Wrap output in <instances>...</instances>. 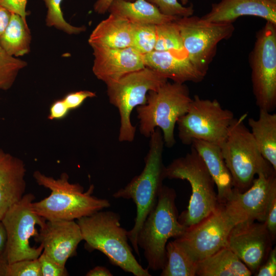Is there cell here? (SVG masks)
<instances>
[{"instance_id":"cell-1","label":"cell","mask_w":276,"mask_h":276,"mask_svg":"<svg viewBox=\"0 0 276 276\" xmlns=\"http://www.w3.org/2000/svg\"><path fill=\"white\" fill-rule=\"evenodd\" d=\"M33 176L39 185L51 192L47 197L32 203L34 212L46 221L78 220L110 206L107 199L93 195V185L84 191L79 183H71L65 173L55 179L36 171Z\"/></svg>"},{"instance_id":"cell-2","label":"cell","mask_w":276,"mask_h":276,"mask_svg":"<svg viewBox=\"0 0 276 276\" xmlns=\"http://www.w3.org/2000/svg\"><path fill=\"white\" fill-rule=\"evenodd\" d=\"M120 216L112 211L97 212L77 220L88 249L104 254L113 265L135 276H151L138 262L128 243V231L121 226Z\"/></svg>"},{"instance_id":"cell-3","label":"cell","mask_w":276,"mask_h":276,"mask_svg":"<svg viewBox=\"0 0 276 276\" xmlns=\"http://www.w3.org/2000/svg\"><path fill=\"white\" fill-rule=\"evenodd\" d=\"M148 152L142 172L134 176L124 188L116 192V198L132 199L136 205V215L133 227L128 231V238L135 252L140 256L137 243L138 233L150 212L156 204L163 186L166 166L163 161L165 145L160 129L156 128L150 136Z\"/></svg>"},{"instance_id":"cell-4","label":"cell","mask_w":276,"mask_h":276,"mask_svg":"<svg viewBox=\"0 0 276 276\" xmlns=\"http://www.w3.org/2000/svg\"><path fill=\"white\" fill-rule=\"evenodd\" d=\"M176 197L173 188L163 185L156 205L138 233L137 245L143 249L148 267L153 271L162 270L165 266L168 240L180 237L188 228L178 221Z\"/></svg>"},{"instance_id":"cell-5","label":"cell","mask_w":276,"mask_h":276,"mask_svg":"<svg viewBox=\"0 0 276 276\" xmlns=\"http://www.w3.org/2000/svg\"><path fill=\"white\" fill-rule=\"evenodd\" d=\"M192 101L189 89L185 83L168 81L157 90L149 91L146 103L136 107L141 134L149 137L158 128L165 145L172 147L176 143L175 125L188 111Z\"/></svg>"},{"instance_id":"cell-6","label":"cell","mask_w":276,"mask_h":276,"mask_svg":"<svg viewBox=\"0 0 276 276\" xmlns=\"http://www.w3.org/2000/svg\"><path fill=\"white\" fill-rule=\"evenodd\" d=\"M166 178L187 180L192 189L187 209L178 221L187 227L199 223L219 206L215 182L204 162L191 147L190 152L174 159L165 168Z\"/></svg>"},{"instance_id":"cell-7","label":"cell","mask_w":276,"mask_h":276,"mask_svg":"<svg viewBox=\"0 0 276 276\" xmlns=\"http://www.w3.org/2000/svg\"><path fill=\"white\" fill-rule=\"evenodd\" d=\"M247 116L245 113L234 118L220 146L234 189L240 192L250 187L256 175L276 172L262 155L250 131L245 125Z\"/></svg>"},{"instance_id":"cell-8","label":"cell","mask_w":276,"mask_h":276,"mask_svg":"<svg viewBox=\"0 0 276 276\" xmlns=\"http://www.w3.org/2000/svg\"><path fill=\"white\" fill-rule=\"evenodd\" d=\"M167 81L168 79L158 73L145 66L106 85L109 101L118 109L120 114V142H131L134 140L136 127L131 122L132 111L146 103L149 91L157 90Z\"/></svg>"},{"instance_id":"cell-9","label":"cell","mask_w":276,"mask_h":276,"mask_svg":"<svg viewBox=\"0 0 276 276\" xmlns=\"http://www.w3.org/2000/svg\"><path fill=\"white\" fill-rule=\"evenodd\" d=\"M234 118V113L223 108L217 100L195 95L188 111L177 122L178 137L185 145L201 140L220 146Z\"/></svg>"},{"instance_id":"cell-10","label":"cell","mask_w":276,"mask_h":276,"mask_svg":"<svg viewBox=\"0 0 276 276\" xmlns=\"http://www.w3.org/2000/svg\"><path fill=\"white\" fill-rule=\"evenodd\" d=\"M35 198L31 193L25 194L2 219L7 234L4 255L8 264L24 259H37L43 251L41 244L35 247L30 243L32 237L38 236L36 226L42 227L46 222L32 209Z\"/></svg>"},{"instance_id":"cell-11","label":"cell","mask_w":276,"mask_h":276,"mask_svg":"<svg viewBox=\"0 0 276 276\" xmlns=\"http://www.w3.org/2000/svg\"><path fill=\"white\" fill-rule=\"evenodd\" d=\"M253 94L259 109L276 107V25L266 21L249 56Z\"/></svg>"},{"instance_id":"cell-12","label":"cell","mask_w":276,"mask_h":276,"mask_svg":"<svg viewBox=\"0 0 276 276\" xmlns=\"http://www.w3.org/2000/svg\"><path fill=\"white\" fill-rule=\"evenodd\" d=\"M241 222L240 218L229 207L219 204L206 218L188 227L185 233L175 240L197 262L226 247L232 229Z\"/></svg>"},{"instance_id":"cell-13","label":"cell","mask_w":276,"mask_h":276,"mask_svg":"<svg viewBox=\"0 0 276 276\" xmlns=\"http://www.w3.org/2000/svg\"><path fill=\"white\" fill-rule=\"evenodd\" d=\"M176 22L188 57L206 75L218 43L233 35V24L213 22L193 15L178 17Z\"/></svg>"},{"instance_id":"cell-14","label":"cell","mask_w":276,"mask_h":276,"mask_svg":"<svg viewBox=\"0 0 276 276\" xmlns=\"http://www.w3.org/2000/svg\"><path fill=\"white\" fill-rule=\"evenodd\" d=\"M273 242L264 222L243 221L232 229L226 247L255 274L266 260Z\"/></svg>"},{"instance_id":"cell-15","label":"cell","mask_w":276,"mask_h":276,"mask_svg":"<svg viewBox=\"0 0 276 276\" xmlns=\"http://www.w3.org/2000/svg\"><path fill=\"white\" fill-rule=\"evenodd\" d=\"M276 198V172L261 173L246 191L234 189L225 203L243 221L264 222L269 207Z\"/></svg>"},{"instance_id":"cell-16","label":"cell","mask_w":276,"mask_h":276,"mask_svg":"<svg viewBox=\"0 0 276 276\" xmlns=\"http://www.w3.org/2000/svg\"><path fill=\"white\" fill-rule=\"evenodd\" d=\"M91 48L94 56L93 72L106 85L145 66L143 55L131 47L111 48L93 46Z\"/></svg>"},{"instance_id":"cell-17","label":"cell","mask_w":276,"mask_h":276,"mask_svg":"<svg viewBox=\"0 0 276 276\" xmlns=\"http://www.w3.org/2000/svg\"><path fill=\"white\" fill-rule=\"evenodd\" d=\"M36 240L43 252L59 264L65 266L83 240L80 227L75 220L47 221L40 227Z\"/></svg>"},{"instance_id":"cell-18","label":"cell","mask_w":276,"mask_h":276,"mask_svg":"<svg viewBox=\"0 0 276 276\" xmlns=\"http://www.w3.org/2000/svg\"><path fill=\"white\" fill-rule=\"evenodd\" d=\"M143 59L145 66L174 82L198 83L206 76L190 61L187 54L154 50L143 55Z\"/></svg>"},{"instance_id":"cell-19","label":"cell","mask_w":276,"mask_h":276,"mask_svg":"<svg viewBox=\"0 0 276 276\" xmlns=\"http://www.w3.org/2000/svg\"><path fill=\"white\" fill-rule=\"evenodd\" d=\"M243 16H255L276 25V4L269 0H221L201 17L216 23L233 24Z\"/></svg>"},{"instance_id":"cell-20","label":"cell","mask_w":276,"mask_h":276,"mask_svg":"<svg viewBox=\"0 0 276 276\" xmlns=\"http://www.w3.org/2000/svg\"><path fill=\"white\" fill-rule=\"evenodd\" d=\"M23 161L0 148V219L25 194Z\"/></svg>"},{"instance_id":"cell-21","label":"cell","mask_w":276,"mask_h":276,"mask_svg":"<svg viewBox=\"0 0 276 276\" xmlns=\"http://www.w3.org/2000/svg\"><path fill=\"white\" fill-rule=\"evenodd\" d=\"M191 145L202 159L217 186L218 203L225 204L231 197L234 187L220 147L201 140H194Z\"/></svg>"},{"instance_id":"cell-22","label":"cell","mask_w":276,"mask_h":276,"mask_svg":"<svg viewBox=\"0 0 276 276\" xmlns=\"http://www.w3.org/2000/svg\"><path fill=\"white\" fill-rule=\"evenodd\" d=\"M132 24L127 19L110 13L91 33L88 42L91 47L126 48L131 46Z\"/></svg>"},{"instance_id":"cell-23","label":"cell","mask_w":276,"mask_h":276,"mask_svg":"<svg viewBox=\"0 0 276 276\" xmlns=\"http://www.w3.org/2000/svg\"><path fill=\"white\" fill-rule=\"evenodd\" d=\"M108 12L122 16L132 24L158 25L178 18L163 14L155 5L146 0H113Z\"/></svg>"},{"instance_id":"cell-24","label":"cell","mask_w":276,"mask_h":276,"mask_svg":"<svg viewBox=\"0 0 276 276\" xmlns=\"http://www.w3.org/2000/svg\"><path fill=\"white\" fill-rule=\"evenodd\" d=\"M252 273L227 247L196 263V275L250 276Z\"/></svg>"},{"instance_id":"cell-25","label":"cell","mask_w":276,"mask_h":276,"mask_svg":"<svg viewBox=\"0 0 276 276\" xmlns=\"http://www.w3.org/2000/svg\"><path fill=\"white\" fill-rule=\"evenodd\" d=\"M248 124L262 155L276 171V114L260 109L258 119L249 118Z\"/></svg>"},{"instance_id":"cell-26","label":"cell","mask_w":276,"mask_h":276,"mask_svg":"<svg viewBox=\"0 0 276 276\" xmlns=\"http://www.w3.org/2000/svg\"><path fill=\"white\" fill-rule=\"evenodd\" d=\"M31 40L27 21L11 13L8 26L0 35V45L10 56H23L30 51Z\"/></svg>"},{"instance_id":"cell-27","label":"cell","mask_w":276,"mask_h":276,"mask_svg":"<svg viewBox=\"0 0 276 276\" xmlns=\"http://www.w3.org/2000/svg\"><path fill=\"white\" fill-rule=\"evenodd\" d=\"M166 261L161 276H195L196 263L175 239L167 243Z\"/></svg>"},{"instance_id":"cell-28","label":"cell","mask_w":276,"mask_h":276,"mask_svg":"<svg viewBox=\"0 0 276 276\" xmlns=\"http://www.w3.org/2000/svg\"><path fill=\"white\" fill-rule=\"evenodd\" d=\"M156 41L154 50L187 54L176 20L156 25Z\"/></svg>"},{"instance_id":"cell-29","label":"cell","mask_w":276,"mask_h":276,"mask_svg":"<svg viewBox=\"0 0 276 276\" xmlns=\"http://www.w3.org/2000/svg\"><path fill=\"white\" fill-rule=\"evenodd\" d=\"M156 25L132 24L131 47L142 55L154 50Z\"/></svg>"},{"instance_id":"cell-30","label":"cell","mask_w":276,"mask_h":276,"mask_svg":"<svg viewBox=\"0 0 276 276\" xmlns=\"http://www.w3.org/2000/svg\"><path fill=\"white\" fill-rule=\"evenodd\" d=\"M26 65L25 61L9 55L0 45V89L10 88L19 71Z\"/></svg>"},{"instance_id":"cell-31","label":"cell","mask_w":276,"mask_h":276,"mask_svg":"<svg viewBox=\"0 0 276 276\" xmlns=\"http://www.w3.org/2000/svg\"><path fill=\"white\" fill-rule=\"evenodd\" d=\"M47 8L46 24L48 27H54L68 34H78L85 31V27L73 26L67 22L61 9L62 0H43Z\"/></svg>"},{"instance_id":"cell-32","label":"cell","mask_w":276,"mask_h":276,"mask_svg":"<svg viewBox=\"0 0 276 276\" xmlns=\"http://www.w3.org/2000/svg\"><path fill=\"white\" fill-rule=\"evenodd\" d=\"M155 5L163 14L178 17L193 15V5L183 6L178 0H146Z\"/></svg>"},{"instance_id":"cell-33","label":"cell","mask_w":276,"mask_h":276,"mask_svg":"<svg viewBox=\"0 0 276 276\" xmlns=\"http://www.w3.org/2000/svg\"><path fill=\"white\" fill-rule=\"evenodd\" d=\"M7 276H41L38 258L24 259L8 264Z\"/></svg>"},{"instance_id":"cell-34","label":"cell","mask_w":276,"mask_h":276,"mask_svg":"<svg viewBox=\"0 0 276 276\" xmlns=\"http://www.w3.org/2000/svg\"><path fill=\"white\" fill-rule=\"evenodd\" d=\"M41 276H66L68 272L65 266L55 261L43 251L38 258Z\"/></svg>"},{"instance_id":"cell-35","label":"cell","mask_w":276,"mask_h":276,"mask_svg":"<svg viewBox=\"0 0 276 276\" xmlns=\"http://www.w3.org/2000/svg\"><path fill=\"white\" fill-rule=\"evenodd\" d=\"M96 96V93L88 90H80L66 95L63 100L70 110L80 107L87 98Z\"/></svg>"},{"instance_id":"cell-36","label":"cell","mask_w":276,"mask_h":276,"mask_svg":"<svg viewBox=\"0 0 276 276\" xmlns=\"http://www.w3.org/2000/svg\"><path fill=\"white\" fill-rule=\"evenodd\" d=\"M257 276L276 275V248L271 249L265 261L255 274Z\"/></svg>"},{"instance_id":"cell-37","label":"cell","mask_w":276,"mask_h":276,"mask_svg":"<svg viewBox=\"0 0 276 276\" xmlns=\"http://www.w3.org/2000/svg\"><path fill=\"white\" fill-rule=\"evenodd\" d=\"M27 0H0V6L6 8L11 13L20 15L26 21V5Z\"/></svg>"},{"instance_id":"cell-38","label":"cell","mask_w":276,"mask_h":276,"mask_svg":"<svg viewBox=\"0 0 276 276\" xmlns=\"http://www.w3.org/2000/svg\"><path fill=\"white\" fill-rule=\"evenodd\" d=\"M264 223L274 242L276 236V198L271 202Z\"/></svg>"},{"instance_id":"cell-39","label":"cell","mask_w":276,"mask_h":276,"mask_svg":"<svg viewBox=\"0 0 276 276\" xmlns=\"http://www.w3.org/2000/svg\"><path fill=\"white\" fill-rule=\"evenodd\" d=\"M69 111L63 99L57 100L50 107L48 119L50 120L62 119L66 116Z\"/></svg>"},{"instance_id":"cell-40","label":"cell","mask_w":276,"mask_h":276,"mask_svg":"<svg viewBox=\"0 0 276 276\" xmlns=\"http://www.w3.org/2000/svg\"><path fill=\"white\" fill-rule=\"evenodd\" d=\"M113 0H97L94 5V10L98 14H104L108 12V9ZM130 2L134 0H126Z\"/></svg>"},{"instance_id":"cell-41","label":"cell","mask_w":276,"mask_h":276,"mask_svg":"<svg viewBox=\"0 0 276 276\" xmlns=\"http://www.w3.org/2000/svg\"><path fill=\"white\" fill-rule=\"evenodd\" d=\"M11 12L0 6V35L4 31L10 19Z\"/></svg>"},{"instance_id":"cell-42","label":"cell","mask_w":276,"mask_h":276,"mask_svg":"<svg viewBox=\"0 0 276 276\" xmlns=\"http://www.w3.org/2000/svg\"><path fill=\"white\" fill-rule=\"evenodd\" d=\"M86 276H112L113 274L105 267L97 266L90 269L86 274Z\"/></svg>"},{"instance_id":"cell-43","label":"cell","mask_w":276,"mask_h":276,"mask_svg":"<svg viewBox=\"0 0 276 276\" xmlns=\"http://www.w3.org/2000/svg\"><path fill=\"white\" fill-rule=\"evenodd\" d=\"M6 243V231L2 220L0 219V256L4 254Z\"/></svg>"},{"instance_id":"cell-44","label":"cell","mask_w":276,"mask_h":276,"mask_svg":"<svg viewBox=\"0 0 276 276\" xmlns=\"http://www.w3.org/2000/svg\"><path fill=\"white\" fill-rule=\"evenodd\" d=\"M8 262L4 254L0 256V276H7Z\"/></svg>"},{"instance_id":"cell-45","label":"cell","mask_w":276,"mask_h":276,"mask_svg":"<svg viewBox=\"0 0 276 276\" xmlns=\"http://www.w3.org/2000/svg\"><path fill=\"white\" fill-rule=\"evenodd\" d=\"M180 3L183 5L186 6L189 2V0H180Z\"/></svg>"},{"instance_id":"cell-46","label":"cell","mask_w":276,"mask_h":276,"mask_svg":"<svg viewBox=\"0 0 276 276\" xmlns=\"http://www.w3.org/2000/svg\"><path fill=\"white\" fill-rule=\"evenodd\" d=\"M270 1L272 2V3H275L276 4V0H269Z\"/></svg>"}]
</instances>
